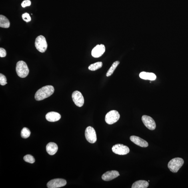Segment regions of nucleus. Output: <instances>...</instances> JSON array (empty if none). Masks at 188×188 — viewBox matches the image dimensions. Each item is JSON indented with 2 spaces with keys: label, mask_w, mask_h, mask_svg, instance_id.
<instances>
[{
  "label": "nucleus",
  "mask_w": 188,
  "mask_h": 188,
  "mask_svg": "<svg viewBox=\"0 0 188 188\" xmlns=\"http://www.w3.org/2000/svg\"><path fill=\"white\" fill-rule=\"evenodd\" d=\"M55 91L52 85L45 86L40 89L36 93L35 98L37 101H41L50 96Z\"/></svg>",
  "instance_id": "obj_1"
},
{
  "label": "nucleus",
  "mask_w": 188,
  "mask_h": 188,
  "mask_svg": "<svg viewBox=\"0 0 188 188\" xmlns=\"http://www.w3.org/2000/svg\"><path fill=\"white\" fill-rule=\"evenodd\" d=\"M184 163L183 159L179 157L172 159L169 162L168 167L170 171L173 173H176Z\"/></svg>",
  "instance_id": "obj_2"
},
{
  "label": "nucleus",
  "mask_w": 188,
  "mask_h": 188,
  "mask_svg": "<svg viewBox=\"0 0 188 188\" xmlns=\"http://www.w3.org/2000/svg\"><path fill=\"white\" fill-rule=\"evenodd\" d=\"M17 75L21 78L26 77L29 73V69L27 64L23 61L17 62L16 67Z\"/></svg>",
  "instance_id": "obj_3"
},
{
  "label": "nucleus",
  "mask_w": 188,
  "mask_h": 188,
  "mask_svg": "<svg viewBox=\"0 0 188 188\" xmlns=\"http://www.w3.org/2000/svg\"><path fill=\"white\" fill-rule=\"evenodd\" d=\"M35 46L39 52L41 53L45 52L47 47V44L45 37L42 35L38 36L36 39Z\"/></svg>",
  "instance_id": "obj_4"
},
{
  "label": "nucleus",
  "mask_w": 188,
  "mask_h": 188,
  "mask_svg": "<svg viewBox=\"0 0 188 188\" xmlns=\"http://www.w3.org/2000/svg\"><path fill=\"white\" fill-rule=\"evenodd\" d=\"M120 115L117 111H111L108 112L105 117V121L109 125H111L119 120Z\"/></svg>",
  "instance_id": "obj_5"
},
{
  "label": "nucleus",
  "mask_w": 188,
  "mask_h": 188,
  "mask_svg": "<svg viewBox=\"0 0 188 188\" xmlns=\"http://www.w3.org/2000/svg\"><path fill=\"white\" fill-rule=\"evenodd\" d=\"M85 135L86 139L90 143L93 144L97 141L96 133L93 127H87L85 130Z\"/></svg>",
  "instance_id": "obj_6"
},
{
  "label": "nucleus",
  "mask_w": 188,
  "mask_h": 188,
  "mask_svg": "<svg viewBox=\"0 0 188 188\" xmlns=\"http://www.w3.org/2000/svg\"><path fill=\"white\" fill-rule=\"evenodd\" d=\"M112 150L114 153L119 155H126L130 152L128 147L121 144H117L113 146Z\"/></svg>",
  "instance_id": "obj_7"
},
{
  "label": "nucleus",
  "mask_w": 188,
  "mask_h": 188,
  "mask_svg": "<svg viewBox=\"0 0 188 188\" xmlns=\"http://www.w3.org/2000/svg\"><path fill=\"white\" fill-rule=\"evenodd\" d=\"M72 98L77 106L81 107L83 105L85 100L81 92L78 91H74L72 95Z\"/></svg>",
  "instance_id": "obj_8"
},
{
  "label": "nucleus",
  "mask_w": 188,
  "mask_h": 188,
  "mask_svg": "<svg viewBox=\"0 0 188 188\" xmlns=\"http://www.w3.org/2000/svg\"><path fill=\"white\" fill-rule=\"evenodd\" d=\"M142 121L144 125L146 127L151 130H155L156 127V125L154 120L149 117V116L144 115L142 117Z\"/></svg>",
  "instance_id": "obj_9"
},
{
  "label": "nucleus",
  "mask_w": 188,
  "mask_h": 188,
  "mask_svg": "<svg viewBox=\"0 0 188 188\" xmlns=\"http://www.w3.org/2000/svg\"><path fill=\"white\" fill-rule=\"evenodd\" d=\"M67 182L63 179H55L51 180L47 183V186L49 188H57L63 187L66 185Z\"/></svg>",
  "instance_id": "obj_10"
},
{
  "label": "nucleus",
  "mask_w": 188,
  "mask_h": 188,
  "mask_svg": "<svg viewBox=\"0 0 188 188\" xmlns=\"http://www.w3.org/2000/svg\"><path fill=\"white\" fill-rule=\"evenodd\" d=\"M105 51V47L103 44L98 45L92 50L91 55L95 58H98L101 56Z\"/></svg>",
  "instance_id": "obj_11"
},
{
  "label": "nucleus",
  "mask_w": 188,
  "mask_h": 188,
  "mask_svg": "<svg viewBox=\"0 0 188 188\" xmlns=\"http://www.w3.org/2000/svg\"><path fill=\"white\" fill-rule=\"evenodd\" d=\"M120 176L118 171H108L102 176V179L103 181H111Z\"/></svg>",
  "instance_id": "obj_12"
},
{
  "label": "nucleus",
  "mask_w": 188,
  "mask_h": 188,
  "mask_svg": "<svg viewBox=\"0 0 188 188\" xmlns=\"http://www.w3.org/2000/svg\"><path fill=\"white\" fill-rule=\"evenodd\" d=\"M130 139L135 144L142 147H147L149 144L145 140L136 136H133L130 137Z\"/></svg>",
  "instance_id": "obj_13"
},
{
  "label": "nucleus",
  "mask_w": 188,
  "mask_h": 188,
  "mask_svg": "<svg viewBox=\"0 0 188 188\" xmlns=\"http://www.w3.org/2000/svg\"><path fill=\"white\" fill-rule=\"evenodd\" d=\"M61 116L59 113L56 112H50L46 115L47 120L50 122H55L59 121L61 119Z\"/></svg>",
  "instance_id": "obj_14"
},
{
  "label": "nucleus",
  "mask_w": 188,
  "mask_h": 188,
  "mask_svg": "<svg viewBox=\"0 0 188 188\" xmlns=\"http://www.w3.org/2000/svg\"><path fill=\"white\" fill-rule=\"evenodd\" d=\"M46 150L49 155H53L57 153L58 150L57 145L55 143H50L46 147Z\"/></svg>",
  "instance_id": "obj_15"
},
{
  "label": "nucleus",
  "mask_w": 188,
  "mask_h": 188,
  "mask_svg": "<svg viewBox=\"0 0 188 188\" xmlns=\"http://www.w3.org/2000/svg\"><path fill=\"white\" fill-rule=\"evenodd\" d=\"M139 77L141 79L149 80L151 81H154L157 78V77L154 74L152 73L146 72L145 71L142 72L140 73Z\"/></svg>",
  "instance_id": "obj_16"
},
{
  "label": "nucleus",
  "mask_w": 188,
  "mask_h": 188,
  "mask_svg": "<svg viewBox=\"0 0 188 188\" xmlns=\"http://www.w3.org/2000/svg\"><path fill=\"white\" fill-rule=\"evenodd\" d=\"M149 183L144 180H140L135 182L132 186V188H147L149 187Z\"/></svg>",
  "instance_id": "obj_17"
},
{
  "label": "nucleus",
  "mask_w": 188,
  "mask_h": 188,
  "mask_svg": "<svg viewBox=\"0 0 188 188\" xmlns=\"http://www.w3.org/2000/svg\"><path fill=\"white\" fill-rule=\"evenodd\" d=\"M10 26V22L8 19L4 16L0 15V27L7 28Z\"/></svg>",
  "instance_id": "obj_18"
},
{
  "label": "nucleus",
  "mask_w": 188,
  "mask_h": 188,
  "mask_svg": "<svg viewBox=\"0 0 188 188\" xmlns=\"http://www.w3.org/2000/svg\"><path fill=\"white\" fill-rule=\"evenodd\" d=\"M120 63V62L118 61L114 62L107 73L106 75L107 77H109L112 74L114 71H115V70L116 69V68H117V66Z\"/></svg>",
  "instance_id": "obj_19"
},
{
  "label": "nucleus",
  "mask_w": 188,
  "mask_h": 188,
  "mask_svg": "<svg viewBox=\"0 0 188 188\" xmlns=\"http://www.w3.org/2000/svg\"><path fill=\"white\" fill-rule=\"evenodd\" d=\"M103 63L101 62H98L97 63L92 64L89 66V69L91 71H95L101 68L102 67Z\"/></svg>",
  "instance_id": "obj_20"
},
{
  "label": "nucleus",
  "mask_w": 188,
  "mask_h": 188,
  "mask_svg": "<svg viewBox=\"0 0 188 188\" xmlns=\"http://www.w3.org/2000/svg\"><path fill=\"white\" fill-rule=\"evenodd\" d=\"M31 132L27 128H24L21 131V136L23 138L26 139L31 135Z\"/></svg>",
  "instance_id": "obj_21"
},
{
  "label": "nucleus",
  "mask_w": 188,
  "mask_h": 188,
  "mask_svg": "<svg viewBox=\"0 0 188 188\" xmlns=\"http://www.w3.org/2000/svg\"><path fill=\"white\" fill-rule=\"evenodd\" d=\"M25 161L30 163H33L35 162V159L33 156L31 155H27L23 157Z\"/></svg>",
  "instance_id": "obj_22"
},
{
  "label": "nucleus",
  "mask_w": 188,
  "mask_h": 188,
  "mask_svg": "<svg viewBox=\"0 0 188 188\" xmlns=\"http://www.w3.org/2000/svg\"><path fill=\"white\" fill-rule=\"evenodd\" d=\"M7 84V79L5 76L2 74H0V84H1V85L4 86Z\"/></svg>",
  "instance_id": "obj_23"
},
{
  "label": "nucleus",
  "mask_w": 188,
  "mask_h": 188,
  "mask_svg": "<svg viewBox=\"0 0 188 188\" xmlns=\"http://www.w3.org/2000/svg\"><path fill=\"white\" fill-rule=\"evenodd\" d=\"M22 17L23 20L27 23H28L31 20V18L29 14L27 13L23 14L22 15Z\"/></svg>",
  "instance_id": "obj_24"
},
{
  "label": "nucleus",
  "mask_w": 188,
  "mask_h": 188,
  "mask_svg": "<svg viewBox=\"0 0 188 188\" xmlns=\"http://www.w3.org/2000/svg\"><path fill=\"white\" fill-rule=\"evenodd\" d=\"M31 4V2L30 0H25L22 2L21 6L23 7H25L30 6Z\"/></svg>",
  "instance_id": "obj_25"
},
{
  "label": "nucleus",
  "mask_w": 188,
  "mask_h": 188,
  "mask_svg": "<svg viewBox=\"0 0 188 188\" xmlns=\"http://www.w3.org/2000/svg\"><path fill=\"white\" fill-rule=\"evenodd\" d=\"M6 55H7V52L3 48H0V57H5Z\"/></svg>",
  "instance_id": "obj_26"
}]
</instances>
